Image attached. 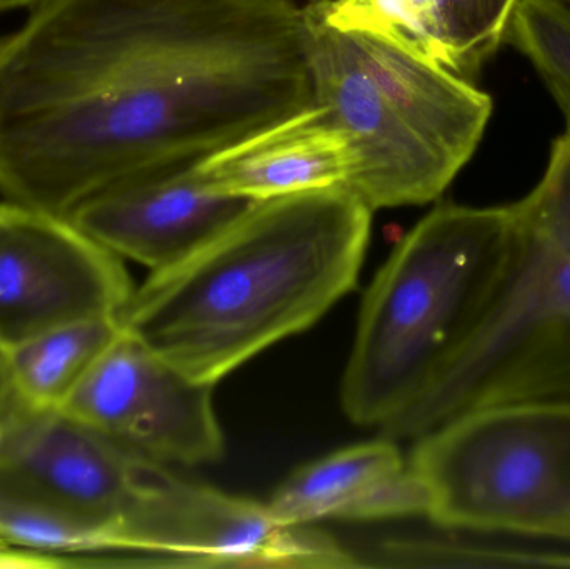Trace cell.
Wrapping results in <instances>:
<instances>
[{
	"label": "cell",
	"instance_id": "obj_9",
	"mask_svg": "<svg viewBox=\"0 0 570 569\" xmlns=\"http://www.w3.org/2000/svg\"><path fill=\"white\" fill-rule=\"evenodd\" d=\"M213 390L122 331L62 411L147 460L199 467L226 450Z\"/></svg>",
	"mask_w": 570,
	"mask_h": 569
},
{
	"label": "cell",
	"instance_id": "obj_19",
	"mask_svg": "<svg viewBox=\"0 0 570 569\" xmlns=\"http://www.w3.org/2000/svg\"><path fill=\"white\" fill-rule=\"evenodd\" d=\"M42 0H0V12H6L10 9H20V7H33L39 6Z\"/></svg>",
	"mask_w": 570,
	"mask_h": 569
},
{
	"label": "cell",
	"instance_id": "obj_5",
	"mask_svg": "<svg viewBox=\"0 0 570 569\" xmlns=\"http://www.w3.org/2000/svg\"><path fill=\"white\" fill-rule=\"evenodd\" d=\"M511 223V204L444 203L399 243L362 301L342 377L352 423L382 430L434 380L498 276Z\"/></svg>",
	"mask_w": 570,
	"mask_h": 569
},
{
	"label": "cell",
	"instance_id": "obj_15",
	"mask_svg": "<svg viewBox=\"0 0 570 569\" xmlns=\"http://www.w3.org/2000/svg\"><path fill=\"white\" fill-rule=\"evenodd\" d=\"M505 42L531 60L570 122V7L561 0H521Z\"/></svg>",
	"mask_w": 570,
	"mask_h": 569
},
{
	"label": "cell",
	"instance_id": "obj_16",
	"mask_svg": "<svg viewBox=\"0 0 570 569\" xmlns=\"http://www.w3.org/2000/svg\"><path fill=\"white\" fill-rule=\"evenodd\" d=\"M521 0H452L461 73L465 79L498 52Z\"/></svg>",
	"mask_w": 570,
	"mask_h": 569
},
{
	"label": "cell",
	"instance_id": "obj_8",
	"mask_svg": "<svg viewBox=\"0 0 570 569\" xmlns=\"http://www.w3.org/2000/svg\"><path fill=\"white\" fill-rule=\"evenodd\" d=\"M0 467L22 474L86 518L104 553L134 551L140 521L169 473L166 464L70 416L16 401L0 430Z\"/></svg>",
	"mask_w": 570,
	"mask_h": 569
},
{
	"label": "cell",
	"instance_id": "obj_7",
	"mask_svg": "<svg viewBox=\"0 0 570 569\" xmlns=\"http://www.w3.org/2000/svg\"><path fill=\"white\" fill-rule=\"evenodd\" d=\"M132 293L122 259L69 216L0 203V354L79 321L119 316Z\"/></svg>",
	"mask_w": 570,
	"mask_h": 569
},
{
	"label": "cell",
	"instance_id": "obj_4",
	"mask_svg": "<svg viewBox=\"0 0 570 569\" xmlns=\"http://www.w3.org/2000/svg\"><path fill=\"white\" fill-rule=\"evenodd\" d=\"M302 13L315 104L355 150L345 187L372 213L439 199L484 136L489 94L381 33L337 29L324 0Z\"/></svg>",
	"mask_w": 570,
	"mask_h": 569
},
{
	"label": "cell",
	"instance_id": "obj_1",
	"mask_svg": "<svg viewBox=\"0 0 570 569\" xmlns=\"http://www.w3.org/2000/svg\"><path fill=\"white\" fill-rule=\"evenodd\" d=\"M312 106L294 0H42L0 37V194L67 216Z\"/></svg>",
	"mask_w": 570,
	"mask_h": 569
},
{
	"label": "cell",
	"instance_id": "obj_18",
	"mask_svg": "<svg viewBox=\"0 0 570 569\" xmlns=\"http://www.w3.org/2000/svg\"><path fill=\"white\" fill-rule=\"evenodd\" d=\"M13 406H16V398H13L12 386H10L6 363L0 354V430L12 413Z\"/></svg>",
	"mask_w": 570,
	"mask_h": 569
},
{
	"label": "cell",
	"instance_id": "obj_12",
	"mask_svg": "<svg viewBox=\"0 0 570 569\" xmlns=\"http://www.w3.org/2000/svg\"><path fill=\"white\" fill-rule=\"evenodd\" d=\"M351 139L324 106H312L200 160L217 193L250 200L345 187L355 169Z\"/></svg>",
	"mask_w": 570,
	"mask_h": 569
},
{
	"label": "cell",
	"instance_id": "obj_14",
	"mask_svg": "<svg viewBox=\"0 0 570 569\" xmlns=\"http://www.w3.org/2000/svg\"><path fill=\"white\" fill-rule=\"evenodd\" d=\"M332 26L381 33L461 73L452 0H324Z\"/></svg>",
	"mask_w": 570,
	"mask_h": 569
},
{
	"label": "cell",
	"instance_id": "obj_3",
	"mask_svg": "<svg viewBox=\"0 0 570 569\" xmlns=\"http://www.w3.org/2000/svg\"><path fill=\"white\" fill-rule=\"evenodd\" d=\"M511 210L508 249L474 321L382 436L417 440L482 408L570 406V122L538 186Z\"/></svg>",
	"mask_w": 570,
	"mask_h": 569
},
{
	"label": "cell",
	"instance_id": "obj_13",
	"mask_svg": "<svg viewBox=\"0 0 570 569\" xmlns=\"http://www.w3.org/2000/svg\"><path fill=\"white\" fill-rule=\"evenodd\" d=\"M122 331L119 316L97 317L3 353L17 404L30 411H62Z\"/></svg>",
	"mask_w": 570,
	"mask_h": 569
},
{
	"label": "cell",
	"instance_id": "obj_17",
	"mask_svg": "<svg viewBox=\"0 0 570 569\" xmlns=\"http://www.w3.org/2000/svg\"><path fill=\"white\" fill-rule=\"evenodd\" d=\"M86 567L83 560L66 555L42 553L0 540V569H57Z\"/></svg>",
	"mask_w": 570,
	"mask_h": 569
},
{
	"label": "cell",
	"instance_id": "obj_2",
	"mask_svg": "<svg viewBox=\"0 0 570 569\" xmlns=\"http://www.w3.org/2000/svg\"><path fill=\"white\" fill-rule=\"evenodd\" d=\"M371 219L347 187L256 200L203 249L134 290L120 324L216 386L355 286Z\"/></svg>",
	"mask_w": 570,
	"mask_h": 569
},
{
	"label": "cell",
	"instance_id": "obj_20",
	"mask_svg": "<svg viewBox=\"0 0 570 569\" xmlns=\"http://www.w3.org/2000/svg\"><path fill=\"white\" fill-rule=\"evenodd\" d=\"M561 2L568 3V6L570 7V0H561Z\"/></svg>",
	"mask_w": 570,
	"mask_h": 569
},
{
	"label": "cell",
	"instance_id": "obj_6",
	"mask_svg": "<svg viewBox=\"0 0 570 569\" xmlns=\"http://www.w3.org/2000/svg\"><path fill=\"white\" fill-rule=\"evenodd\" d=\"M428 520L570 538V406L469 411L415 440Z\"/></svg>",
	"mask_w": 570,
	"mask_h": 569
},
{
	"label": "cell",
	"instance_id": "obj_10",
	"mask_svg": "<svg viewBox=\"0 0 570 569\" xmlns=\"http://www.w3.org/2000/svg\"><path fill=\"white\" fill-rule=\"evenodd\" d=\"M203 159L174 157L150 164L94 194L67 216L120 259L136 261L153 273L169 269L256 203L214 190L200 174Z\"/></svg>",
	"mask_w": 570,
	"mask_h": 569
},
{
	"label": "cell",
	"instance_id": "obj_11",
	"mask_svg": "<svg viewBox=\"0 0 570 569\" xmlns=\"http://www.w3.org/2000/svg\"><path fill=\"white\" fill-rule=\"evenodd\" d=\"M281 527L322 520L425 518L429 497L391 438L354 444L297 468L266 503Z\"/></svg>",
	"mask_w": 570,
	"mask_h": 569
}]
</instances>
